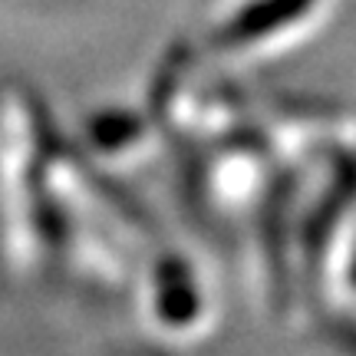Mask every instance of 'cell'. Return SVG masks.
Wrapping results in <instances>:
<instances>
[{
	"mask_svg": "<svg viewBox=\"0 0 356 356\" xmlns=\"http://www.w3.org/2000/svg\"><path fill=\"white\" fill-rule=\"evenodd\" d=\"M310 7V0H264L244 17V30H270L280 20H291Z\"/></svg>",
	"mask_w": 356,
	"mask_h": 356,
	"instance_id": "cell-1",
	"label": "cell"
}]
</instances>
